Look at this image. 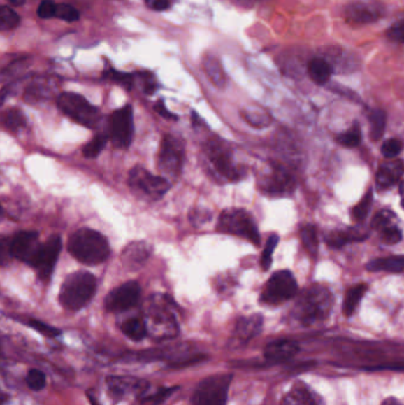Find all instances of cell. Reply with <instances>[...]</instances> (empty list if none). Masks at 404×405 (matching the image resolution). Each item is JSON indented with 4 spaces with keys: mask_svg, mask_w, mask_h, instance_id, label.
Returning a JSON list of instances; mask_svg holds the SVG:
<instances>
[{
    "mask_svg": "<svg viewBox=\"0 0 404 405\" xmlns=\"http://www.w3.org/2000/svg\"><path fill=\"white\" fill-rule=\"evenodd\" d=\"M68 251L78 262L86 266H97L108 259L110 248L101 232L83 228L71 236L68 241Z\"/></svg>",
    "mask_w": 404,
    "mask_h": 405,
    "instance_id": "6da1fadb",
    "label": "cell"
},
{
    "mask_svg": "<svg viewBox=\"0 0 404 405\" xmlns=\"http://www.w3.org/2000/svg\"><path fill=\"white\" fill-rule=\"evenodd\" d=\"M203 164L206 172L219 183L238 182L243 176L233 162V152L223 140H209L203 146Z\"/></svg>",
    "mask_w": 404,
    "mask_h": 405,
    "instance_id": "7a4b0ae2",
    "label": "cell"
},
{
    "mask_svg": "<svg viewBox=\"0 0 404 405\" xmlns=\"http://www.w3.org/2000/svg\"><path fill=\"white\" fill-rule=\"evenodd\" d=\"M96 278L89 271L81 270L68 275L59 290V304L68 311L85 308L96 293Z\"/></svg>",
    "mask_w": 404,
    "mask_h": 405,
    "instance_id": "3957f363",
    "label": "cell"
},
{
    "mask_svg": "<svg viewBox=\"0 0 404 405\" xmlns=\"http://www.w3.org/2000/svg\"><path fill=\"white\" fill-rule=\"evenodd\" d=\"M332 297L326 288H308L296 302L294 318L303 326H311L325 320L330 314Z\"/></svg>",
    "mask_w": 404,
    "mask_h": 405,
    "instance_id": "277c9868",
    "label": "cell"
},
{
    "mask_svg": "<svg viewBox=\"0 0 404 405\" xmlns=\"http://www.w3.org/2000/svg\"><path fill=\"white\" fill-rule=\"evenodd\" d=\"M172 300L166 295L151 297L148 306L147 329L152 336L163 339L178 333V325L171 308Z\"/></svg>",
    "mask_w": 404,
    "mask_h": 405,
    "instance_id": "5b68a950",
    "label": "cell"
},
{
    "mask_svg": "<svg viewBox=\"0 0 404 405\" xmlns=\"http://www.w3.org/2000/svg\"><path fill=\"white\" fill-rule=\"evenodd\" d=\"M57 106L64 115L81 126L94 129L100 124V111L80 94H61L57 97Z\"/></svg>",
    "mask_w": 404,
    "mask_h": 405,
    "instance_id": "8992f818",
    "label": "cell"
},
{
    "mask_svg": "<svg viewBox=\"0 0 404 405\" xmlns=\"http://www.w3.org/2000/svg\"><path fill=\"white\" fill-rule=\"evenodd\" d=\"M217 232L248 239L255 246L260 244V234L250 213L241 208H228L219 216Z\"/></svg>",
    "mask_w": 404,
    "mask_h": 405,
    "instance_id": "52a82bcc",
    "label": "cell"
},
{
    "mask_svg": "<svg viewBox=\"0 0 404 405\" xmlns=\"http://www.w3.org/2000/svg\"><path fill=\"white\" fill-rule=\"evenodd\" d=\"M133 192L147 201H159L171 187V182L163 176H154L143 166L133 167L129 176Z\"/></svg>",
    "mask_w": 404,
    "mask_h": 405,
    "instance_id": "ba28073f",
    "label": "cell"
},
{
    "mask_svg": "<svg viewBox=\"0 0 404 405\" xmlns=\"http://www.w3.org/2000/svg\"><path fill=\"white\" fill-rule=\"evenodd\" d=\"M231 379L233 374H214L203 379L194 390L191 405H226Z\"/></svg>",
    "mask_w": 404,
    "mask_h": 405,
    "instance_id": "9c48e42d",
    "label": "cell"
},
{
    "mask_svg": "<svg viewBox=\"0 0 404 405\" xmlns=\"http://www.w3.org/2000/svg\"><path fill=\"white\" fill-rule=\"evenodd\" d=\"M185 147L183 140L172 134H166L160 143L158 169L166 179L178 178L183 170Z\"/></svg>",
    "mask_w": 404,
    "mask_h": 405,
    "instance_id": "30bf717a",
    "label": "cell"
},
{
    "mask_svg": "<svg viewBox=\"0 0 404 405\" xmlns=\"http://www.w3.org/2000/svg\"><path fill=\"white\" fill-rule=\"evenodd\" d=\"M298 293V283L289 270H280L272 275L266 283L261 301L266 305L276 306L288 301Z\"/></svg>",
    "mask_w": 404,
    "mask_h": 405,
    "instance_id": "8fae6325",
    "label": "cell"
},
{
    "mask_svg": "<svg viewBox=\"0 0 404 405\" xmlns=\"http://www.w3.org/2000/svg\"><path fill=\"white\" fill-rule=\"evenodd\" d=\"M134 134V119L132 106L124 107L112 113L109 118V138L119 150H127L132 143Z\"/></svg>",
    "mask_w": 404,
    "mask_h": 405,
    "instance_id": "7c38bea8",
    "label": "cell"
},
{
    "mask_svg": "<svg viewBox=\"0 0 404 405\" xmlns=\"http://www.w3.org/2000/svg\"><path fill=\"white\" fill-rule=\"evenodd\" d=\"M61 249L62 239L59 235L50 236L44 243L41 244L37 254L30 263V267L36 270L41 281H50Z\"/></svg>",
    "mask_w": 404,
    "mask_h": 405,
    "instance_id": "4fadbf2b",
    "label": "cell"
},
{
    "mask_svg": "<svg viewBox=\"0 0 404 405\" xmlns=\"http://www.w3.org/2000/svg\"><path fill=\"white\" fill-rule=\"evenodd\" d=\"M141 287L138 282H126L107 295L105 308L107 312L120 313L133 308L140 301Z\"/></svg>",
    "mask_w": 404,
    "mask_h": 405,
    "instance_id": "5bb4252c",
    "label": "cell"
},
{
    "mask_svg": "<svg viewBox=\"0 0 404 405\" xmlns=\"http://www.w3.org/2000/svg\"><path fill=\"white\" fill-rule=\"evenodd\" d=\"M39 235L37 232H18L12 236L8 241L10 255L13 259L20 260L30 266L32 260L35 257L39 247Z\"/></svg>",
    "mask_w": 404,
    "mask_h": 405,
    "instance_id": "9a60e30c",
    "label": "cell"
},
{
    "mask_svg": "<svg viewBox=\"0 0 404 405\" xmlns=\"http://www.w3.org/2000/svg\"><path fill=\"white\" fill-rule=\"evenodd\" d=\"M260 187L264 192L273 196H282L291 192L296 187L294 178L281 166L273 165L272 170L264 174L260 180Z\"/></svg>",
    "mask_w": 404,
    "mask_h": 405,
    "instance_id": "2e32d148",
    "label": "cell"
},
{
    "mask_svg": "<svg viewBox=\"0 0 404 405\" xmlns=\"http://www.w3.org/2000/svg\"><path fill=\"white\" fill-rule=\"evenodd\" d=\"M107 386H108L110 395L117 398L124 397L129 394L143 396L148 390L146 381L132 378V377H117V376L108 377Z\"/></svg>",
    "mask_w": 404,
    "mask_h": 405,
    "instance_id": "e0dca14e",
    "label": "cell"
},
{
    "mask_svg": "<svg viewBox=\"0 0 404 405\" xmlns=\"http://www.w3.org/2000/svg\"><path fill=\"white\" fill-rule=\"evenodd\" d=\"M152 255L151 244L145 241H136L124 248L121 254V262L129 270L140 269Z\"/></svg>",
    "mask_w": 404,
    "mask_h": 405,
    "instance_id": "ac0fdd59",
    "label": "cell"
},
{
    "mask_svg": "<svg viewBox=\"0 0 404 405\" xmlns=\"http://www.w3.org/2000/svg\"><path fill=\"white\" fill-rule=\"evenodd\" d=\"M264 319L260 314H254L250 317L241 318L236 322V327L233 331V336L231 341L235 343L236 346H240L242 343H248L249 340L253 339L262 329Z\"/></svg>",
    "mask_w": 404,
    "mask_h": 405,
    "instance_id": "d6986e66",
    "label": "cell"
},
{
    "mask_svg": "<svg viewBox=\"0 0 404 405\" xmlns=\"http://www.w3.org/2000/svg\"><path fill=\"white\" fill-rule=\"evenodd\" d=\"M300 351L299 345L291 340H274L264 348V357L273 363H281L293 358Z\"/></svg>",
    "mask_w": 404,
    "mask_h": 405,
    "instance_id": "ffe728a7",
    "label": "cell"
},
{
    "mask_svg": "<svg viewBox=\"0 0 404 405\" xmlns=\"http://www.w3.org/2000/svg\"><path fill=\"white\" fill-rule=\"evenodd\" d=\"M380 16V10L373 5L356 3L345 8V20L356 25L373 23L377 20Z\"/></svg>",
    "mask_w": 404,
    "mask_h": 405,
    "instance_id": "44dd1931",
    "label": "cell"
},
{
    "mask_svg": "<svg viewBox=\"0 0 404 405\" xmlns=\"http://www.w3.org/2000/svg\"><path fill=\"white\" fill-rule=\"evenodd\" d=\"M404 174V162L402 160H394V162L383 164L377 172V185L381 189H389L400 182L401 178Z\"/></svg>",
    "mask_w": 404,
    "mask_h": 405,
    "instance_id": "7402d4cb",
    "label": "cell"
},
{
    "mask_svg": "<svg viewBox=\"0 0 404 405\" xmlns=\"http://www.w3.org/2000/svg\"><path fill=\"white\" fill-rule=\"evenodd\" d=\"M281 405H320V403L310 388L303 383H298L284 396Z\"/></svg>",
    "mask_w": 404,
    "mask_h": 405,
    "instance_id": "603a6c76",
    "label": "cell"
},
{
    "mask_svg": "<svg viewBox=\"0 0 404 405\" xmlns=\"http://www.w3.org/2000/svg\"><path fill=\"white\" fill-rule=\"evenodd\" d=\"M333 69L330 63L323 58H313L308 63V75L317 85H325L332 76Z\"/></svg>",
    "mask_w": 404,
    "mask_h": 405,
    "instance_id": "cb8c5ba5",
    "label": "cell"
},
{
    "mask_svg": "<svg viewBox=\"0 0 404 405\" xmlns=\"http://www.w3.org/2000/svg\"><path fill=\"white\" fill-rule=\"evenodd\" d=\"M366 269L369 271H380L384 270L389 273H401L404 270V255L390 256L384 259H376L370 261L366 264Z\"/></svg>",
    "mask_w": 404,
    "mask_h": 405,
    "instance_id": "d4e9b609",
    "label": "cell"
},
{
    "mask_svg": "<svg viewBox=\"0 0 404 405\" xmlns=\"http://www.w3.org/2000/svg\"><path fill=\"white\" fill-rule=\"evenodd\" d=\"M122 333L133 341H140L148 334L147 324L140 318H131L121 326Z\"/></svg>",
    "mask_w": 404,
    "mask_h": 405,
    "instance_id": "484cf974",
    "label": "cell"
},
{
    "mask_svg": "<svg viewBox=\"0 0 404 405\" xmlns=\"http://www.w3.org/2000/svg\"><path fill=\"white\" fill-rule=\"evenodd\" d=\"M203 64H204V70H205L208 78H210L211 82L216 87L222 88V87L226 85V75H224L223 68H222L221 63H219L217 58L211 56V55H208V56L204 57Z\"/></svg>",
    "mask_w": 404,
    "mask_h": 405,
    "instance_id": "4316f807",
    "label": "cell"
},
{
    "mask_svg": "<svg viewBox=\"0 0 404 405\" xmlns=\"http://www.w3.org/2000/svg\"><path fill=\"white\" fill-rule=\"evenodd\" d=\"M366 235H359L358 232L354 230L350 232H342V230H337V232H331L325 235V242L327 246L331 248H342L349 242H354V241H363L366 239Z\"/></svg>",
    "mask_w": 404,
    "mask_h": 405,
    "instance_id": "83f0119b",
    "label": "cell"
},
{
    "mask_svg": "<svg viewBox=\"0 0 404 405\" xmlns=\"http://www.w3.org/2000/svg\"><path fill=\"white\" fill-rule=\"evenodd\" d=\"M368 286L361 283L357 286L352 287L351 290H347L344 297V302H342V313L346 317H351L354 314V311L357 308L359 302H361V297L366 294Z\"/></svg>",
    "mask_w": 404,
    "mask_h": 405,
    "instance_id": "f1b7e54d",
    "label": "cell"
},
{
    "mask_svg": "<svg viewBox=\"0 0 404 405\" xmlns=\"http://www.w3.org/2000/svg\"><path fill=\"white\" fill-rule=\"evenodd\" d=\"M3 126L8 132L17 133L27 126V116L20 108H10L3 114Z\"/></svg>",
    "mask_w": 404,
    "mask_h": 405,
    "instance_id": "f546056e",
    "label": "cell"
},
{
    "mask_svg": "<svg viewBox=\"0 0 404 405\" xmlns=\"http://www.w3.org/2000/svg\"><path fill=\"white\" fill-rule=\"evenodd\" d=\"M387 118L381 109H376L370 114V136L373 140L381 139L385 132Z\"/></svg>",
    "mask_w": 404,
    "mask_h": 405,
    "instance_id": "4dcf8cb0",
    "label": "cell"
},
{
    "mask_svg": "<svg viewBox=\"0 0 404 405\" xmlns=\"http://www.w3.org/2000/svg\"><path fill=\"white\" fill-rule=\"evenodd\" d=\"M20 24V17L13 8L10 6H1L0 10V29L1 31H10L16 29Z\"/></svg>",
    "mask_w": 404,
    "mask_h": 405,
    "instance_id": "1f68e13d",
    "label": "cell"
},
{
    "mask_svg": "<svg viewBox=\"0 0 404 405\" xmlns=\"http://www.w3.org/2000/svg\"><path fill=\"white\" fill-rule=\"evenodd\" d=\"M300 235H301L303 246L308 249V253L315 256L317 253H318L319 248L318 232H317V229H315L312 224H308V225H305V227L301 228Z\"/></svg>",
    "mask_w": 404,
    "mask_h": 405,
    "instance_id": "d6a6232c",
    "label": "cell"
},
{
    "mask_svg": "<svg viewBox=\"0 0 404 405\" xmlns=\"http://www.w3.org/2000/svg\"><path fill=\"white\" fill-rule=\"evenodd\" d=\"M107 140H108V136L106 134L99 133V134L95 135L93 139L83 147V150H82L83 155L88 159L96 158L97 155H100L102 150L105 148Z\"/></svg>",
    "mask_w": 404,
    "mask_h": 405,
    "instance_id": "836d02e7",
    "label": "cell"
},
{
    "mask_svg": "<svg viewBox=\"0 0 404 405\" xmlns=\"http://www.w3.org/2000/svg\"><path fill=\"white\" fill-rule=\"evenodd\" d=\"M336 140L344 147L352 148V147L358 146L361 141V131L359 125L357 122L352 125V127L349 131L339 134Z\"/></svg>",
    "mask_w": 404,
    "mask_h": 405,
    "instance_id": "e575fe53",
    "label": "cell"
},
{
    "mask_svg": "<svg viewBox=\"0 0 404 405\" xmlns=\"http://www.w3.org/2000/svg\"><path fill=\"white\" fill-rule=\"evenodd\" d=\"M373 191L370 190L369 192L366 193V196L363 197V199L359 201V204L356 205V206L352 208V213H351L352 220H356L358 223H361V222L366 220L368 215H369L370 208H371V204H373Z\"/></svg>",
    "mask_w": 404,
    "mask_h": 405,
    "instance_id": "d590c367",
    "label": "cell"
},
{
    "mask_svg": "<svg viewBox=\"0 0 404 405\" xmlns=\"http://www.w3.org/2000/svg\"><path fill=\"white\" fill-rule=\"evenodd\" d=\"M105 78L109 81L114 82L117 85L124 87V89H132L133 82H134V78H133L131 73H121V71H117L115 69H109L105 71Z\"/></svg>",
    "mask_w": 404,
    "mask_h": 405,
    "instance_id": "8d00e7d4",
    "label": "cell"
},
{
    "mask_svg": "<svg viewBox=\"0 0 404 405\" xmlns=\"http://www.w3.org/2000/svg\"><path fill=\"white\" fill-rule=\"evenodd\" d=\"M279 241H280V239H279L277 235L270 236L268 241H267L262 256H261V266H262L264 270H268L272 266L273 254H274V250H275Z\"/></svg>",
    "mask_w": 404,
    "mask_h": 405,
    "instance_id": "74e56055",
    "label": "cell"
},
{
    "mask_svg": "<svg viewBox=\"0 0 404 405\" xmlns=\"http://www.w3.org/2000/svg\"><path fill=\"white\" fill-rule=\"evenodd\" d=\"M380 236H381L382 242L389 246L397 244L402 239V232L400 228L395 225V224H389L384 228L380 230Z\"/></svg>",
    "mask_w": 404,
    "mask_h": 405,
    "instance_id": "f35d334b",
    "label": "cell"
},
{
    "mask_svg": "<svg viewBox=\"0 0 404 405\" xmlns=\"http://www.w3.org/2000/svg\"><path fill=\"white\" fill-rule=\"evenodd\" d=\"M27 384L30 389L35 390V391L43 390L47 385V376L43 371L31 369L27 374Z\"/></svg>",
    "mask_w": 404,
    "mask_h": 405,
    "instance_id": "ab89813d",
    "label": "cell"
},
{
    "mask_svg": "<svg viewBox=\"0 0 404 405\" xmlns=\"http://www.w3.org/2000/svg\"><path fill=\"white\" fill-rule=\"evenodd\" d=\"M56 18L64 20L66 23H74L80 20V12L78 8L69 4H57L56 8Z\"/></svg>",
    "mask_w": 404,
    "mask_h": 405,
    "instance_id": "60d3db41",
    "label": "cell"
},
{
    "mask_svg": "<svg viewBox=\"0 0 404 405\" xmlns=\"http://www.w3.org/2000/svg\"><path fill=\"white\" fill-rule=\"evenodd\" d=\"M24 322L27 326L34 328L37 332L43 334V336H49V338H55V336H59V333H61V331L57 329V328L52 327L50 325L44 324L43 321L32 319V318H29Z\"/></svg>",
    "mask_w": 404,
    "mask_h": 405,
    "instance_id": "b9f144b4",
    "label": "cell"
},
{
    "mask_svg": "<svg viewBox=\"0 0 404 405\" xmlns=\"http://www.w3.org/2000/svg\"><path fill=\"white\" fill-rule=\"evenodd\" d=\"M177 388H161L154 394L148 395L141 399L143 405H159L161 402L165 401L170 395L173 394V391Z\"/></svg>",
    "mask_w": 404,
    "mask_h": 405,
    "instance_id": "7bdbcfd3",
    "label": "cell"
},
{
    "mask_svg": "<svg viewBox=\"0 0 404 405\" xmlns=\"http://www.w3.org/2000/svg\"><path fill=\"white\" fill-rule=\"evenodd\" d=\"M211 211L203 208H196L189 213V220L194 227H202L203 224L208 223L211 220Z\"/></svg>",
    "mask_w": 404,
    "mask_h": 405,
    "instance_id": "ee69618b",
    "label": "cell"
},
{
    "mask_svg": "<svg viewBox=\"0 0 404 405\" xmlns=\"http://www.w3.org/2000/svg\"><path fill=\"white\" fill-rule=\"evenodd\" d=\"M57 4L52 0H43L37 8V16L42 20H50L56 17Z\"/></svg>",
    "mask_w": 404,
    "mask_h": 405,
    "instance_id": "f6af8a7d",
    "label": "cell"
},
{
    "mask_svg": "<svg viewBox=\"0 0 404 405\" xmlns=\"http://www.w3.org/2000/svg\"><path fill=\"white\" fill-rule=\"evenodd\" d=\"M402 151V143L396 139H389L382 146V155L385 158H395Z\"/></svg>",
    "mask_w": 404,
    "mask_h": 405,
    "instance_id": "bcb514c9",
    "label": "cell"
},
{
    "mask_svg": "<svg viewBox=\"0 0 404 405\" xmlns=\"http://www.w3.org/2000/svg\"><path fill=\"white\" fill-rule=\"evenodd\" d=\"M387 36L393 42L404 43V20L391 25L387 32Z\"/></svg>",
    "mask_w": 404,
    "mask_h": 405,
    "instance_id": "7dc6e473",
    "label": "cell"
},
{
    "mask_svg": "<svg viewBox=\"0 0 404 405\" xmlns=\"http://www.w3.org/2000/svg\"><path fill=\"white\" fill-rule=\"evenodd\" d=\"M394 215L390 213V211H380V213L375 216L373 218V224L371 227L376 230H381V229L384 228L389 224H391V220H393Z\"/></svg>",
    "mask_w": 404,
    "mask_h": 405,
    "instance_id": "c3c4849f",
    "label": "cell"
},
{
    "mask_svg": "<svg viewBox=\"0 0 404 405\" xmlns=\"http://www.w3.org/2000/svg\"><path fill=\"white\" fill-rule=\"evenodd\" d=\"M141 82H143V90L148 95L156 92L158 85L156 80L152 76L151 73H140Z\"/></svg>",
    "mask_w": 404,
    "mask_h": 405,
    "instance_id": "681fc988",
    "label": "cell"
},
{
    "mask_svg": "<svg viewBox=\"0 0 404 405\" xmlns=\"http://www.w3.org/2000/svg\"><path fill=\"white\" fill-rule=\"evenodd\" d=\"M145 4L153 11H166L171 6L170 0H145Z\"/></svg>",
    "mask_w": 404,
    "mask_h": 405,
    "instance_id": "f907efd6",
    "label": "cell"
},
{
    "mask_svg": "<svg viewBox=\"0 0 404 405\" xmlns=\"http://www.w3.org/2000/svg\"><path fill=\"white\" fill-rule=\"evenodd\" d=\"M154 111H156L158 114H159L161 118L167 120H177L178 116L173 114V113L170 112L168 109L166 108V106L164 104L163 100L157 101L156 104H154Z\"/></svg>",
    "mask_w": 404,
    "mask_h": 405,
    "instance_id": "816d5d0a",
    "label": "cell"
},
{
    "mask_svg": "<svg viewBox=\"0 0 404 405\" xmlns=\"http://www.w3.org/2000/svg\"><path fill=\"white\" fill-rule=\"evenodd\" d=\"M368 370L403 371L404 372V363H395V364H388V365H380V367H373V369H368Z\"/></svg>",
    "mask_w": 404,
    "mask_h": 405,
    "instance_id": "f5cc1de1",
    "label": "cell"
},
{
    "mask_svg": "<svg viewBox=\"0 0 404 405\" xmlns=\"http://www.w3.org/2000/svg\"><path fill=\"white\" fill-rule=\"evenodd\" d=\"M8 4L13 6V8H20V6H23L25 3H27V0H8Z\"/></svg>",
    "mask_w": 404,
    "mask_h": 405,
    "instance_id": "db71d44e",
    "label": "cell"
},
{
    "mask_svg": "<svg viewBox=\"0 0 404 405\" xmlns=\"http://www.w3.org/2000/svg\"><path fill=\"white\" fill-rule=\"evenodd\" d=\"M382 405H402L400 402L397 401L396 398L390 397L388 399H385Z\"/></svg>",
    "mask_w": 404,
    "mask_h": 405,
    "instance_id": "11a10c76",
    "label": "cell"
},
{
    "mask_svg": "<svg viewBox=\"0 0 404 405\" xmlns=\"http://www.w3.org/2000/svg\"><path fill=\"white\" fill-rule=\"evenodd\" d=\"M401 201H402V206L404 208V182L401 183L400 186Z\"/></svg>",
    "mask_w": 404,
    "mask_h": 405,
    "instance_id": "9f6ffc18",
    "label": "cell"
},
{
    "mask_svg": "<svg viewBox=\"0 0 404 405\" xmlns=\"http://www.w3.org/2000/svg\"><path fill=\"white\" fill-rule=\"evenodd\" d=\"M89 399H90V402H92V404H93V405H99V404H97L96 399H94L93 396H89Z\"/></svg>",
    "mask_w": 404,
    "mask_h": 405,
    "instance_id": "6f0895ef",
    "label": "cell"
}]
</instances>
